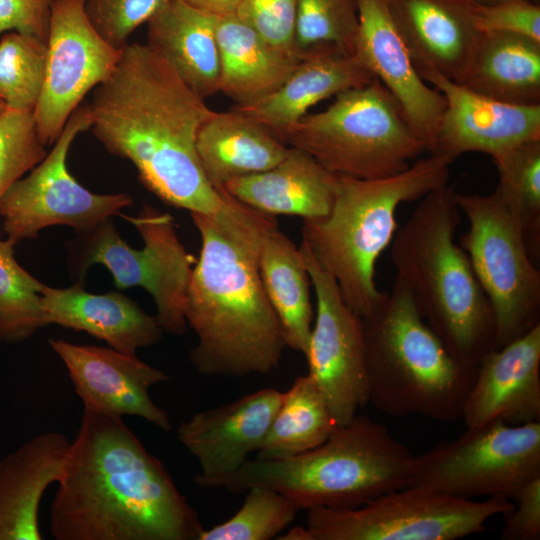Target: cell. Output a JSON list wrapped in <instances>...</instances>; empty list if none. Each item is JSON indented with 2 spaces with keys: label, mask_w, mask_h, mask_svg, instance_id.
<instances>
[{
  "label": "cell",
  "mask_w": 540,
  "mask_h": 540,
  "mask_svg": "<svg viewBox=\"0 0 540 540\" xmlns=\"http://www.w3.org/2000/svg\"><path fill=\"white\" fill-rule=\"evenodd\" d=\"M358 26L357 0H299L295 46L332 44L353 55Z\"/></svg>",
  "instance_id": "cell-36"
},
{
  "label": "cell",
  "mask_w": 540,
  "mask_h": 540,
  "mask_svg": "<svg viewBox=\"0 0 540 540\" xmlns=\"http://www.w3.org/2000/svg\"><path fill=\"white\" fill-rule=\"evenodd\" d=\"M93 135L129 160L140 182L164 203L209 217L228 237L257 248L275 218L216 189L196 149L215 112L147 43L127 44L88 104Z\"/></svg>",
  "instance_id": "cell-1"
},
{
  "label": "cell",
  "mask_w": 540,
  "mask_h": 540,
  "mask_svg": "<svg viewBox=\"0 0 540 540\" xmlns=\"http://www.w3.org/2000/svg\"><path fill=\"white\" fill-rule=\"evenodd\" d=\"M413 64L423 79L437 73L461 82L480 32L466 0H389Z\"/></svg>",
  "instance_id": "cell-21"
},
{
  "label": "cell",
  "mask_w": 540,
  "mask_h": 540,
  "mask_svg": "<svg viewBox=\"0 0 540 540\" xmlns=\"http://www.w3.org/2000/svg\"><path fill=\"white\" fill-rule=\"evenodd\" d=\"M338 175L308 153L289 147L272 168L228 181L224 190L244 205L266 215L325 217L334 202Z\"/></svg>",
  "instance_id": "cell-25"
},
{
  "label": "cell",
  "mask_w": 540,
  "mask_h": 540,
  "mask_svg": "<svg viewBox=\"0 0 540 540\" xmlns=\"http://www.w3.org/2000/svg\"><path fill=\"white\" fill-rule=\"evenodd\" d=\"M15 242L0 239V343L29 339L49 324L42 304L44 284L15 259Z\"/></svg>",
  "instance_id": "cell-33"
},
{
  "label": "cell",
  "mask_w": 540,
  "mask_h": 540,
  "mask_svg": "<svg viewBox=\"0 0 540 540\" xmlns=\"http://www.w3.org/2000/svg\"><path fill=\"white\" fill-rule=\"evenodd\" d=\"M414 456L384 424L356 414L319 446L284 459H248L216 488L241 494L265 486L298 510L351 509L410 485Z\"/></svg>",
  "instance_id": "cell-6"
},
{
  "label": "cell",
  "mask_w": 540,
  "mask_h": 540,
  "mask_svg": "<svg viewBox=\"0 0 540 540\" xmlns=\"http://www.w3.org/2000/svg\"><path fill=\"white\" fill-rule=\"evenodd\" d=\"M454 185L424 197L390 244L395 280L449 352L477 366L495 346V320L466 252L455 241L461 211Z\"/></svg>",
  "instance_id": "cell-4"
},
{
  "label": "cell",
  "mask_w": 540,
  "mask_h": 540,
  "mask_svg": "<svg viewBox=\"0 0 540 540\" xmlns=\"http://www.w3.org/2000/svg\"><path fill=\"white\" fill-rule=\"evenodd\" d=\"M201 237L185 305L197 337L190 363L204 376L244 378L275 370L287 347L260 279L257 253L209 217L190 213Z\"/></svg>",
  "instance_id": "cell-3"
},
{
  "label": "cell",
  "mask_w": 540,
  "mask_h": 540,
  "mask_svg": "<svg viewBox=\"0 0 540 540\" xmlns=\"http://www.w3.org/2000/svg\"><path fill=\"white\" fill-rule=\"evenodd\" d=\"M337 427L324 395L309 374L299 376L283 398L257 459L278 460L309 451Z\"/></svg>",
  "instance_id": "cell-31"
},
{
  "label": "cell",
  "mask_w": 540,
  "mask_h": 540,
  "mask_svg": "<svg viewBox=\"0 0 540 540\" xmlns=\"http://www.w3.org/2000/svg\"><path fill=\"white\" fill-rule=\"evenodd\" d=\"M257 265L287 347L305 356L315 315L310 299L311 282L300 248L278 225L274 226L260 241Z\"/></svg>",
  "instance_id": "cell-30"
},
{
  "label": "cell",
  "mask_w": 540,
  "mask_h": 540,
  "mask_svg": "<svg viewBox=\"0 0 540 540\" xmlns=\"http://www.w3.org/2000/svg\"><path fill=\"white\" fill-rule=\"evenodd\" d=\"M299 0H243L235 14L266 40L287 51L301 53L295 46Z\"/></svg>",
  "instance_id": "cell-40"
},
{
  "label": "cell",
  "mask_w": 540,
  "mask_h": 540,
  "mask_svg": "<svg viewBox=\"0 0 540 540\" xmlns=\"http://www.w3.org/2000/svg\"><path fill=\"white\" fill-rule=\"evenodd\" d=\"M423 80L440 91L446 102L430 154L452 160L468 152L492 157L524 141L540 138V105L496 101L437 73H427Z\"/></svg>",
  "instance_id": "cell-19"
},
{
  "label": "cell",
  "mask_w": 540,
  "mask_h": 540,
  "mask_svg": "<svg viewBox=\"0 0 540 540\" xmlns=\"http://www.w3.org/2000/svg\"><path fill=\"white\" fill-rule=\"evenodd\" d=\"M300 251L316 297V314L305 358L335 424L350 422L368 403L362 320L342 298L334 278L305 242Z\"/></svg>",
  "instance_id": "cell-15"
},
{
  "label": "cell",
  "mask_w": 540,
  "mask_h": 540,
  "mask_svg": "<svg viewBox=\"0 0 540 540\" xmlns=\"http://www.w3.org/2000/svg\"><path fill=\"white\" fill-rule=\"evenodd\" d=\"M49 345L67 368L83 407L103 413L136 416L163 431H170L168 414L150 397V388L169 375L140 360L136 354L111 347L82 345L49 339Z\"/></svg>",
  "instance_id": "cell-17"
},
{
  "label": "cell",
  "mask_w": 540,
  "mask_h": 540,
  "mask_svg": "<svg viewBox=\"0 0 540 540\" xmlns=\"http://www.w3.org/2000/svg\"><path fill=\"white\" fill-rule=\"evenodd\" d=\"M498 172L496 190L521 226L530 256H540V138L492 156Z\"/></svg>",
  "instance_id": "cell-32"
},
{
  "label": "cell",
  "mask_w": 540,
  "mask_h": 540,
  "mask_svg": "<svg viewBox=\"0 0 540 540\" xmlns=\"http://www.w3.org/2000/svg\"><path fill=\"white\" fill-rule=\"evenodd\" d=\"M147 44L206 99L219 92L220 56L215 16L184 0H167L147 22Z\"/></svg>",
  "instance_id": "cell-27"
},
{
  "label": "cell",
  "mask_w": 540,
  "mask_h": 540,
  "mask_svg": "<svg viewBox=\"0 0 540 540\" xmlns=\"http://www.w3.org/2000/svg\"><path fill=\"white\" fill-rule=\"evenodd\" d=\"M513 506L503 496L463 499L410 484L356 508L309 509L306 527L313 540H455L483 531Z\"/></svg>",
  "instance_id": "cell-11"
},
{
  "label": "cell",
  "mask_w": 540,
  "mask_h": 540,
  "mask_svg": "<svg viewBox=\"0 0 540 540\" xmlns=\"http://www.w3.org/2000/svg\"><path fill=\"white\" fill-rule=\"evenodd\" d=\"M43 87L33 110L37 135L54 144L86 94L114 71L122 50L91 24L85 0H55L46 40Z\"/></svg>",
  "instance_id": "cell-14"
},
{
  "label": "cell",
  "mask_w": 540,
  "mask_h": 540,
  "mask_svg": "<svg viewBox=\"0 0 540 540\" xmlns=\"http://www.w3.org/2000/svg\"><path fill=\"white\" fill-rule=\"evenodd\" d=\"M33 111L7 108L0 115V201L9 188L47 155Z\"/></svg>",
  "instance_id": "cell-37"
},
{
  "label": "cell",
  "mask_w": 540,
  "mask_h": 540,
  "mask_svg": "<svg viewBox=\"0 0 540 540\" xmlns=\"http://www.w3.org/2000/svg\"><path fill=\"white\" fill-rule=\"evenodd\" d=\"M453 161L430 154L384 178L338 175L330 212L323 218L303 220L302 241L334 278L345 303L361 318L384 293L376 285L375 269L398 229V207L449 184Z\"/></svg>",
  "instance_id": "cell-5"
},
{
  "label": "cell",
  "mask_w": 540,
  "mask_h": 540,
  "mask_svg": "<svg viewBox=\"0 0 540 540\" xmlns=\"http://www.w3.org/2000/svg\"><path fill=\"white\" fill-rule=\"evenodd\" d=\"M46 41L9 31L0 38V95L6 107L33 111L41 94Z\"/></svg>",
  "instance_id": "cell-34"
},
{
  "label": "cell",
  "mask_w": 540,
  "mask_h": 540,
  "mask_svg": "<svg viewBox=\"0 0 540 540\" xmlns=\"http://www.w3.org/2000/svg\"><path fill=\"white\" fill-rule=\"evenodd\" d=\"M540 419V325L484 356L465 399L466 427Z\"/></svg>",
  "instance_id": "cell-20"
},
{
  "label": "cell",
  "mask_w": 540,
  "mask_h": 540,
  "mask_svg": "<svg viewBox=\"0 0 540 540\" xmlns=\"http://www.w3.org/2000/svg\"><path fill=\"white\" fill-rule=\"evenodd\" d=\"M282 398L279 390L261 389L182 421L177 438L200 466L194 483L216 488L239 470L262 445Z\"/></svg>",
  "instance_id": "cell-18"
},
{
  "label": "cell",
  "mask_w": 540,
  "mask_h": 540,
  "mask_svg": "<svg viewBox=\"0 0 540 540\" xmlns=\"http://www.w3.org/2000/svg\"><path fill=\"white\" fill-rule=\"evenodd\" d=\"M91 122L88 104L80 105L52 150L5 193L0 217L7 238L15 243L35 239L41 230L54 225L88 233L133 203L126 193H93L69 172L66 161L70 146L77 135L90 129Z\"/></svg>",
  "instance_id": "cell-13"
},
{
  "label": "cell",
  "mask_w": 540,
  "mask_h": 540,
  "mask_svg": "<svg viewBox=\"0 0 540 540\" xmlns=\"http://www.w3.org/2000/svg\"><path fill=\"white\" fill-rule=\"evenodd\" d=\"M196 149L208 180L222 192L228 181L268 170L289 151L271 130L235 110L215 111L200 127Z\"/></svg>",
  "instance_id": "cell-28"
},
{
  "label": "cell",
  "mask_w": 540,
  "mask_h": 540,
  "mask_svg": "<svg viewBox=\"0 0 540 540\" xmlns=\"http://www.w3.org/2000/svg\"><path fill=\"white\" fill-rule=\"evenodd\" d=\"M466 1L474 25L480 33H510L540 42V6L537 2L503 0L481 4Z\"/></svg>",
  "instance_id": "cell-39"
},
{
  "label": "cell",
  "mask_w": 540,
  "mask_h": 540,
  "mask_svg": "<svg viewBox=\"0 0 540 540\" xmlns=\"http://www.w3.org/2000/svg\"><path fill=\"white\" fill-rule=\"evenodd\" d=\"M277 538L280 540H313L308 528L301 526L292 527Z\"/></svg>",
  "instance_id": "cell-44"
},
{
  "label": "cell",
  "mask_w": 540,
  "mask_h": 540,
  "mask_svg": "<svg viewBox=\"0 0 540 540\" xmlns=\"http://www.w3.org/2000/svg\"><path fill=\"white\" fill-rule=\"evenodd\" d=\"M192 7L213 15L221 16L235 13L243 0H184Z\"/></svg>",
  "instance_id": "cell-43"
},
{
  "label": "cell",
  "mask_w": 540,
  "mask_h": 540,
  "mask_svg": "<svg viewBox=\"0 0 540 540\" xmlns=\"http://www.w3.org/2000/svg\"><path fill=\"white\" fill-rule=\"evenodd\" d=\"M455 199L468 220L459 245L492 307L499 349L540 325V271L496 189L485 195L456 191Z\"/></svg>",
  "instance_id": "cell-9"
},
{
  "label": "cell",
  "mask_w": 540,
  "mask_h": 540,
  "mask_svg": "<svg viewBox=\"0 0 540 540\" xmlns=\"http://www.w3.org/2000/svg\"><path fill=\"white\" fill-rule=\"evenodd\" d=\"M334 97L327 109L304 115L278 138L330 172L359 179L401 173L426 151L400 104L378 79Z\"/></svg>",
  "instance_id": "cell-8"
},
{
  "label": "cell",
  "mask_w": 540,
  "mask_h": 540,
  "mask_svg": "<svg viewBox=\"0 0 540 540\" xmlns=\"http://www.w3.org/2000/svg\"><path fill=\"white\" fill-rule=\"evenodd\" d=\"M42 304L49 324L82 331L123 353L157 344L164 331L155 316L119 292L94 294L81 282L66 288L44 284Z\"/></svg>",
  "instance_id": "cell-24"
},
{
  "label": "cell",
  "mask_w": 540,
  "mask_h": 540,
  "mask_svg": "<svg viewBox=\"0 0 540 540\" xmlns=\"http://www.w3.org/2000/svg\"><path fill=\"white\" fill-rule=\"evenodd\" d=\"M501 532L504 540L540 539V478L527 484L513 499Z\"/></svg>",
  "instance_id": "cell-42"
},
{
  "label": "cell",
  "mask_w": 540,
  "mask_h": 540,
  "mask_svg": "<svg viewBox=\"0 0 540 540\" xmlns=\"http://www.w3.org/2000/svg\"><path fill=\"white\" fill-rule=\"evenodd\" d=\"M540 478V422L494 420L414 456L411 484L463 499L511 500Z\"/></svg>",
  "instance_id": "cell-12"
},
{
  "label": "cell",
  "mask_w": 540,
  "mask_h": 540,
  "mask_svg": "<svg viewBox=\"0 0 540 540\" xmlns=\"http://www.w3.org/2000/svg\"><path fill=\"white\" fill-rule=\"evenodd\" d=\"M197 512L122 417L83 407L50 506L56 540H198Z\"/></svg>",
  "instance_id": "cell-2"
},
{
  "label": "cell",
  "mask_w": 540,
  "mask_h": 540,
  "mask_svg": "<svg viewBox=\"0 0 540 540\" xmlns=\"http://www.w3.org/2000/svg\"><path fill=\"white\" fill-rule=\"evenodd\" d=\"M141 235V249L119 235L113 218L82 234L74 249V270L82 279L95 264L105 266L118 289L142 287L156 305V319L164 332L184 335L185 305L195 260L180 241L168 212L144 205L137 216H124Z\"/></svg>",
  "instance_id": "cell-10"
},
{
  "label": "cell",
  "mask_w": 540,
  "mask_h": 540,
  "mask_svg": "<svg viewBox=\"0 0 540 540\" xmlns=\"http://www.w3.org/2000/svg\"><path fill=\"white\" fill-rule=\"evenodd\" d=\"M167 0H85L86 14L102 38L122 50L130 35Z\"/></svg>",
  "instance_id": "cell-38"
},
{
  "label": "cell",
  "mask_w": 540,
  "mask_h": 540,
  "mask_svg": "<svg viewBox=\"0 0 540 540\" xmlns=\"http://www.w3.org/2000/svg\"><path fill=\"white\" fill-rule=\"evenodd\" d=\"M373 79L352 54L332 44H320L306 50L276 91L232 110L251 117L278 137L315 104Z\"/></svg>",
  "instance_id": "cell-22"
},
{
  "label": "cell",
  "mask_w": 540,
  "mask_h": 540,
  "mask_svg": "<svg viewBox=\"0 0 540 540\" xmlns=\"http://www.w3.org/2000/svg\"><path fill=\"white\" fill-rule=\"evenodd\" d=\"M244 493L240 509L225 522L204 528L198 540H270L294 521L298 509L282 493L265 486Z\"/></svg>",
  "instance_id": "cell-35"
},
{
  "label": "cell",
  "mask_w": 540,
  "mask_h": 540,
  "mask_svg": "<svg viewBox=\"0 0 540 540\" xmlns=\"http://www.w3.org/2000/svg\"><path fill=\"white\" fill-rule=\"evenodd\" d=\"M7 109L3 98L0 95V115Z\"/></svg>",
  "instance_id": "cell-46"
},
{
  "label": "cell",
  "mask_w": 540,
  "mask_h": 540,
  "mask_svg": "<svg viewBox=\"0 0 540 540\" xmlns=\"http://www.w3.org/2000/svg\"><path fill=\"white\" fill-rule=\"evenodd\" d=\"M368 402L391 417L460 420L476 370L460 363L395 280L361 318Z\"/></svg>",
  "instance_id": "cell-7"
},
{
  "label": "cell",
  "mask_w": 540,
  "mask_h": 540,
  "mask_svg": "<svg viewBox=\"0 0 540 540\" xmlns=\"http://www.w3.org/2000/svg\"><path fill=\"white\" fill-rule=\"evenodd\" d=\"M469 1H473V2L481 3V4H491V3H496L503 0H469ZM532 1L536 2V0H532Z\"/></svg>",
  "instance_id": "cell-45"
},
{
  "label": "cell",
  "mask_w": 540,
  "mask_h": 540,
  "mask_svg": "<svg viewBox=\"0 0 540 540\" xmlns=\"http://www.w3.org/2000/svg\"><path fill=\"white\" fill-rule=\"evenodd\" d=\"M55 0H0V34L9 31L47 40Z\"/></svg>",
  "instance_id": "cell-41"
},
{
  "label": "cell",
  "mask_w": 540,
  "mask_h": 540,
  "mask_svg": "<svg viewBox=\"0 0 540 540\" xmlns=\"http://www.w3.org/2000/svg\"><path fill=\"white\" fill-rule=\"evenodd\" d=\"M220 56L219 92L244 105L276 91L304 54L287 51L266 40L235 13L215 16Z\"/></svg>",
  "instance_id": "cell-26"
},
{
  "label": "cell",
  "mask_w": 540,
  "mask_h": 540,
  "mask_svg": "<svg viewBox=\"0 0 540 540\" xmlns=\"http://www.w3.org/2000/svg\"><path fill=\"white\" fill-rule=\"evenodd\" d=\"M459 83L496 101L540 105V42L510 33H480Z\"/></svg>",
  "instance_id": "cell-29"
},
{
  "label": "cell",
  "mask_w": 540,
  "mask_h": 540,
  "mask_svg": "<svg viewBox=\"0 0 540 540\" xmlns=\"http://www.w3.org/2000/svg\"><path fill=\"white\" fill-rule=\"evenodd\" d=\"M359 26L353 56L400 104L426 151L435 144L445 98L418 74L389 0H357Z\"/></svg>",
  "instance_id": "cell-16"
},
{
  "label": "cell",
  "mask_w": 540,
  "mask_h": 540,
  "mask_svg": "<svg viewBox=\"0 0 540 540\" xmlns=\"http://www.w3.org/2000/svg\"><path fill=\"white\" fill-rule=\"evenodd\" d=\"M58 431L40 433L0 460V540H41L39 507L58 483L70 447Z\"/></svg>",
  "instance_id": "cell-23"
}]
</instances>
